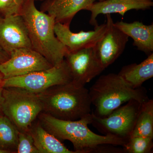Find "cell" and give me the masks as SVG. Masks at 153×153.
I'll list each match as a JSON object with an SVG mask.
<instances>
[{
	"label": "cell",
	"instance_id": "6da1fadb",
	"mask_svg": "<svg viewBox=\"0 0 153 153\" xmlns=\"http://www.w3.org/2000/svg\"><path fill=\"white\" fill-rule=\"evenodd\" d=\"M45 130L60 140L72 143L76 153H96L99 146L110 144L123 146L126 140L111 134L99 135L88 125L92 122V114L76 120L58 119L42 112L37 118Z\"/></svg>",
	"mask_w": 153,
	"mask_h": 153
},
{
	"label": "cell",
	"instance_id": "7a4b0ae2",
	"mask_svg": "<svg viewBox=\"0 0 153 153\" xmlns=\"http://www.w3.org/2000/svg\"><path fill=\"white\" fill-rule=\"evenodd\" d=\"M35 0H25L20 14L27 29L32 48L53 66L60 64L68 53L55 36L54 17L38 10Z\"/></svg>",
	"mask_w": 153,
	"mask_h": 153
},
{
	"label": "cell",
	"instance_id": "3957f363",
	"mask_svg": "<svg viewBox=\"0 0 153 153\" xmlns=\"http://www.w3.org/2000/svg\"><path fill=\"white\" fill-rule=\"evenodd\" d=\"M42 112L65 120H76L91 114L89 90L78 87L72 81L55 85L37 94Z\"/></svg>",
	"mask_w": 153,
	"mask_h": 153
},
{
	"label": "cell",
	"instance_id": "277c9868",
	"mask_svg": "<svg viewBox=\"0 0 153 153\" xmlns=\"http://www.w3.org/2000/svg\"><path fill=\"white\" fill-rule=\"evenodd\" d=\"M91 104L95 107L96 116L103 117L121 106L135 100L142 103L149 99L144 88H133L118 74L100 76L89 90Z\"/></svg>",
	"mask_w": 153,
	"mask_h": 153
},
{
	"label": "cell",
	"instance_id": "5b68a950",
	"mask_svg": "<svg viewBox=\"0 0 153 153\" xmlns=\"http://www.w3.org/2000/svg\"><path fill=\"white\" fill-rule=\"evenodd\" d=\"M2 113L19 132H28L32 124L42 112L37 94L16 87L3 88Z\"/></svg>",
	"mask_w": 153,
	"mask_h": 153
},
{
	"label": "cell",
	"instance_id": "8992f818",
	"mask_svg": "<svg viewBox=\"0 0 153 153\" xmlns=\"http://www.w3.org/2000/svg\"><path fill=\"white\" fill-rule=\"evenodd\" d=\"M72 80L70 68L64 59L60 64L49 69L4 79L3 88H22L38 94L52 86L66 84Z\"/></svg>",
	"mask_w": 153,
	"mask_h": 153
},
{
	"label": "cell",
	"instance_id": "52a82bcc",
	"mask_svg": "<svg viewBox=\"0 0 153 153\" xmlns=\"http://www.w3.org/2000/svg\"><path fill=\"white\" fill-rule=\"evenodd\" d=\"M127 102L105 117H98L92 114L91 124L104 135H114L128 141L133 130L142 103L135 100Z\"/></svg>",
	"mask_w": 153,
	"mask_h": 153
},
{
	"label": "cell",
	"instance_id": "ba28073f",
	"mask_svg": "<svg viewBox=\"0 0 153 153\" xmlns=\"http://www.w3.org/2000/svg\"><path fill=\"white\" fill-rule=\"evenodd\" d=\"M10 55L8 60L0 64V72L4 79L46 70L53 66L32 48L15 49Z\"/></svg>",
	"mask_w": 153,
	"mask_h": 153
},
{
	"label": "cell",
	"instance_id": "9c48e42d",
	"mask_svg": "<svg viewBox=\"0 0 153 153\" xmlns=\"http://www.w3.org/2000/svg\"><path fill=\"white\" fill-rule=\"evenodd\" d=\"M70 68L72 82L84 87L104 70L96 55L93 47L68 52L65 57Z\"/></svg>",
	"mask_w": 153,
	"mask_h": 153
},
{
	"label": "cell",
	"instance_id": "30bf717a",
	"mask_svg": "<svg viewBox=\"0 0 153 153\" xmlns=\"http://www.w3.org/2000/svg\"><path fill=\"white\" fill-rule=\"evenodd\" d=\"M106 31L93 47L96 55L104 69L122 54L129 38L115 26L111 14H106Z\"/></svg>",
	"mask_w": 153,
	"mask_h": 153
},
{
	"label": "cell",
	"instance_id": "8fae6325",
	"mask_svg": "<svg viewBox=\"0 0 153 153\" xmlns=\"http://www.w3.org/2000/svg\"><path fill=\"white\" fill-rule=\"evenodd\" d=\"M0 47L9 55L15 49L32 48L27 29L20 14L0 18Z\"/></svg>",
	"mask_w": 153,
	"mask_h": 153
},
{
	"label": "cell",
	"instance_id": "7c38bea8",
	"mask_svg": "<svg viewBox=\"0 0 153 153\" xmlns=\"http://www.w3.org/2000/svg\"><path fill=\"white\" fill-rule=\"evenodd\" d=\"M70 26L56 22L54 27L55 36L66 47L68 52L93 47L106 31V23L95 26L94 30L74 33L70 30Z\"/></svg>",
	"mask_w": 153,
	"mask_h": 153
},
{
	"label": "cell",
	"instance_id": "4fadbf2b",
	"mask_svg": "<svg viewBox=\"0 0 153 153\" xmlns=\"http://www.w3.org/2000/svg\"><path fill=\"white\" fill-rule=\"evenodd\" d=\"M153 5L152 0H103L92 3L85 10L91 13L89 23L95 27L98 25L96 19L100 14L115 13L123 16L130 10H145L150 8Z\"/></svg>",
	"mask_w": 153,
	"mask_h": 153
},
{
	"label": "cell",
	"instance_id": "5bb4252c",
	"mask_svg": "<svg viewBox=\"0 0 153 153\" xmlns=\"http://www.w3.org/2000/svg\"><path fill=\"white\" fill-rule=\"evenodd\" d=\"M96 0H46L41 10L54 17L56 22L70 26L72 19L79 11L85 9Z\"/></svg>",
	"mask_w": 153,
	"mask_h": 153
},
{
	"label": "cell",
	"instance_id": "9a60e30c",
	"mask_svg": "<svg viewBox=\"0 0 153 153\" xmlns=\"http://www.w3.org/2000/svg\"><path fill=\"white\" fill-rule=\"evenodd\" d=\"M117 27L133 40V45L148 56L153 52V25H146L141 22L131 23L120 21L114 23Z\"/></svg>",
	"mask_w": 153,
	"mask_h": 153
},
{
	"label": "cell",
	"instance_id": "2e32d148",
	"mask_svg": "<svg viewBox=\"0 0 153 153\" xmlns=\"http://www.w3.org/2000/svg\"><path fill=\"white\" fill-rule=\"evenodd\" d=\"M36 121L30 126L29 132L39 153H76L68 149L60 140L45 130L38 120Z\"/></svg>",
	"mask_w": 153,
	"mask_h": 153
},
{
	"label": "cell",
	"instance_id": "e0dca14e",
	"mask_svg": "<svg viewBox=\"0 0 153 153\" xmlns=\"http://www.w3.org/2000/svg\"><path fill=\"white\" fill-rule=\"evenodd\" d=\"M118 74L132 88L141 87L145 81L153 76V53L139 64L124 66Z\"/></svg>",
	"mask_w": 153,
	"mask_h": 153
},
{
	"label": "cell",
	"instance_id": "ac0fdd59",
	"mask_svg": "<svg viewBox=\"0 0 153 153\" xmlns=\"http://www.w3.org/2000/svg\"><path fill=\"white\" fill-rule=\"evenodd\" d=\"M137 136L153 138V100L149 99L141 104L130 137Z\"/></svg>",
	"mask_w": 153,
	"mask_h": 153
},
{
	"label": "cell",
	"instance_id": "d6986e66",
	"mask_svg": "<svg viewBox=\"0 0 153 153\" xmlns=\"http://www.w3.org/2000/svg\"><path fill=\"white\" fill-rule=\"evenodd\" d=\"M19 131L4 115H0V149L16 153Z\"/></svg>",
	"mask_w": 153,
	"mask_h": 153
},
{
	"label": "cell",
	"instance_id": "ffe728a7",
	"mask_svg": "<svg viewBox=\"0 0 153 153\" xmlns=\"http://www.w3.org/2000/svg\"><path fill=\"white\" fill-rule=\"evenodd\" d=\"M153 138L149 137H130L123 146L124 153H149L153 148Z\"/></svg>",
	"mask_w": 153,
	"mask_h": 153
},
{
	"label": "cell",
	"instance_id": "44dd1931",
	"mask_svg": "<svg viewBox=\"0 0 153 153\" xmlns=\"http://www.w3.org/2000/svg\"><path fill=\"white\" fill-rule=\"evenodd\" d=\"M16 153H40L34 144L30 132H19Z\"/></svg>",
	"mask_w": 153,
	"mask_h": 153
},
{
	"label": "cell",
	"instance_id": "7402d4cb",
	"mask_svg": "<svg viewBox=\"0 0 153 153\" xmlns=\"http://www.w3.org/2000/svg\"><path fill=\"white\" fill-rule=\"evenodd\" d=\"M25 0H0V16L20 14Z\"/></svg>",
	"mask_w": 153,
	"mask_h": 153
},
{
	"label": "cell",
	"instance_id": "603a6c76",
	"mask_svg": "<svg viewBox=\"0 0 153 153\" xmlns=\"http://www.w3.org/2000/svg\"><path fill=\"white\" fill-rule=\"evenodd\" d=\"M10 55L0 47V64L8 60Z\"/></svg>",
	"mask_w": 153,
	"mask_h": 153
},
{
	"label": "cell",
	"instance_id": "cb8c5ba5",
	"mask_svg": "<svg viewBox=\"0 0 153 153\" xmlns=\"http://www.w3.org/2000/svg\"><path fill=\"white\" fill-rule=\"evenodd\" d=\"M4 78L2 74L0 72V93H1L3 88Z\"/></svg>",
	"mask_w": 153,
	"mask_h": 153
},
{
	"label": "cell",
	"instance_id": "d4e9b609",
	"mask_svg": "<svg viewBox=\"0 0 153 153\" xmlns=\"http://www.w3.org/2000/svg\"><path fill=\"white\" fill-rule=\"evenodd\" d=\"M3 102V97L1 93H0V115L2 113V106Z\"/></svg>",
	"mask_w": 153,
	"mask_h": 153
},
{
	"label": "cell",
	"instance_id": "484cf974",
	"mask_svg": "<svg viewBox=\"0 0 153 153\" xmlns=\"http://www.w3.org/2000/svg\"><path fill=\"white\" fill-rule=\"evenodd\" d=\"M0 153H9V152L7 151L0 149Z\"/></svg>",
	"mask_w": 153,
	"mask_h": 153
},
{
	"label": "cell",
	"instance_id": "4316f807",
	"mask_svg": "<svg viewBox=\"0 0 153 153\" xmlns=\"http://www.w3.org/2000/svg\"><path fill=\"white\" fill-rule=\"evenodd\" d=\"M35 1H46V0H35Z\"/></svg>",
	"mask_w": 153,
	"mask_h": 153
},
{
	"label": "cell",
	"instance_id": "83f0119b",
	"mask_svg": "<svg viewBox=\"0 0 153 153\" xmlns=\"http://www.w3.org/2000/svg\"><path fill=\"white\" fill-rule=\"evenodd\" d=\"M98 1H103V0H98Z\"/></svg>",
	"mask_w": 153,
	"mask_h": 153
},
{
	"label": "cell",
	"instance_id": "f1b7e54d",
	"mask_svg": "<svg viewBox=\"0 0 153 153\" xmlns=\"http://www.w3.org/2000/svg\"><path fill=\"white\" fill-rule=\"evenodd\" d=\"M1 18V17L0 16V18Z\"/></svg>",
	"mask_w": 153,
	"mask_h": 153
}]
</instances>
